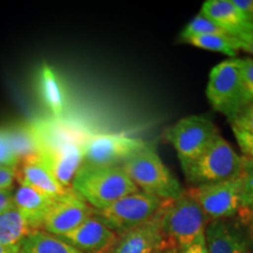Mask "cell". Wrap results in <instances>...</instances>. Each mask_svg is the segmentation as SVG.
<instances>
[{
	"label": "cell",
	"mask_w": 253,
	"mask_h": 253,
	"mask_svg": "<svg viewBox=\"0 0 253 253\" xmlns=\"http://www.w3.org/2000/svg\"><path fill=\"white\" fill-rule=\"evenodd\" d=\"M205 34H226L223 30H220L212 20L205 17L203 13H199L191 19L184 30L181 32V39L186 41L190 38L205 36Z\"/></svg>",
	"instance_id": "603a6c76"
},
{
	"label": "cell",
	"mask_w": 253,
	"mask_h": 253,
	"mask_svg": "<svg viewBox=\"0 0 253 253\" xmlns=\"http://www.w3.org/2000/svg\"><path fill=\"white\" fill-rule=\"evenodd\" d=\"M19 166H20V161L15 156L9 145L5 129L0 128V167L19 169Z\"/></svg>",
	"instance_id": "484cf974"
},
{
	"label": "cell",
	"mask_w": 253,
	"mask_h": 253,
	"mask_svg": "<svg viewBox=\"0 0 253 253\" xmlns=\"http://www.w3.org/2000/svg\"><path fill=\"white\" fill-rule=\"evenodd\" d=\"M232 2L253 20V0H232Z\"/></svg>",
	"instance_id": "d6a6232c"
},
{
	"label": "cell",
	"mask_w": 253,
	"mask_h": 253,
	"mask_svg": "<svg viewBox=\"0 0 253 253\" xmlns=\"http://www.w3.org/2000/svg\"><path fill=\"white\" fill-rule=\"evenodd\" d=\"M71 189L95 211L140 191L121 166L82 164L73 178Z\"/></svg>",
	"instance_id": "6da1fadb"
},
{
	"label": "cell",
	"mask_w": 253,
	"mask_h": 253,
	"mask_svg": "<svg viewBox=\"0 0 253 253\" xmlns=\"http://www.w3.org/2000/svg\"><path fill=\"white\" fill-rule=\"evenodd\" d=\"M240 79H242L243 101L244 104L253 101V59L239 58Z\"/></svg>",
	"instance_id": "d4e9b609"
},
{
	"label": "cell",
	"mask_w": 253,
	"mask_h": 253,
	"mask_svg": "<svg viewBox=\"0 0 253 253\" xmlns=\"http://www.w3.org/2000/svg\"><path fill=\"white\" fill-rule=\"evenodd\" d=\"M179 253H209L207 244H205V236L202 239H199L198 242H196L194 245L189 246L182 251H178Z\"/></svg>",
	"instance_id": "836d02e7"
},
{
	"label": "cell",
	"mask_w": 253,
	"mask_h": 253,
	"mask_svg": "<svg viewBox=\"0 0 253 253\" xmlns=\"http://www.w3.org/2000/svg\"><path fill=\"white\" fill-rule=\"evenodd\" d=\"M208 223L203 210L189 191H184L173 201L166 202L161 212L164 236L178 251L203 238Z\"/></svg>",
	"instance_id": "7a4b0ae2"
},
{
	"label": "cell",
	"mask_w": 253,
	"mask_h": 253,
	"mask_svg": "<svg viewBox=\"0 0 253 253\" xmlns=\"http://www.w3.org/2000/svg\"><path fill=\"white\" fill-rule=\"evenodd\" d=\"M243 190L244 181L240 176L230 181L192 186L188 191L211 221L229 219L239 214Z\"/></svg>",
	"instance_id": "ba28073f"
},
{
	"label": "cell",
	"mask_w": 253,
	"mask_h": 253,
	"mask_svg": "<svg viewBox=\"0 0 253 253\" xmlns=\"http://www.w3.org/2000/svg\"><path fill=\"white\" fill-rule=\"evenodd\" d=\"M227 120L232 130L253 136V101L244 104Z\"/></svg>",
	"instance_id": "cb8c5ba5"
},
{
	"label": "cell",
	"mask_w": 253,
	"mask_h": 253,
	"mask_svg": "<svg viewBox=\"0 0 253 253\" xmlns=\"http://www.w3.org/2000/svg\"><path fill=\"white\" fill-rule=\"evenodd\" d=\"M207 96L212 108L226 119L244 106L238 59L225 60L211 69Z\"/></svg>",
	"instance_id": "52a82bcc"
},
{
	"label": "cell",
	"mask_w": 253,
	"mask_h": 253,
	"mask_svg": "<svg viewBox=\"0 0 253 253\" xmlns=\"http://www.w3.org/2000/svg\"><path fill=\"white\" fill-rule=\"evenodd\" d=\"M94 213V209L69 189L49 209L43 218L41 230L49 235L61 237L71 232Z\"/></svg>",
	"instance_id": "30bf717a"
},
{
	"label": "cell",
	"mask_w": 253,
	"mask_h": 253,
	"mask_svg": "<svg viewBox=\"0 0 253 253\" xmlns=\"http://www.w3.org/2000/svg\"><path fill=\"white\" fill-rule=\"evenodd\" d=\"M233 134L236 136V140L238 142L240 150L244 154L243 156L253 158V136L236 130H233Z\"/></svg>",
	"instance_id": "83f0119b"
},
{
	"label": "cell",
	"mask_w": 253,
	"mask_h": 253,
	"mask_svg": "<svg viewBox=\"0 0 253 253\" xmlns=\"http://www.w3.org/2000/svg\"><path fill=\"white\" fill-rule=\"evenodd\" d=\"M205 244L209 253H250L248 233L231 218L209 221Z\"/></svg>",
	"instance_id": "4fadbf2b"
},
{
	"label": "cell",
	"mask_w": 253,
	"mask_h": 253,
	"mask_svg": "<svg viewBox=\"0 0 253 253\" xmlns=\"http://www.w3.org/2000/svg\"><path fill=\"white\" fill-rule=\"evenodd\" d=\"M56 199L21 181L13 191L14 208L23 212L37 230H41L43 218Z\"/></svg>",
	"instance_id": "e0dca14e"
},
{
	"label": "cell",
	"mask_w": 253,
	"mask_h": 253,
	"mask_svg": "<svg viewBox=\"0 0 253 253\" xmlns=\"http://www.w3.org/2000/svg\"><path fill=\"white\" fill-rule=\"evenodd\" d=\"M161 212L116 237L115 243L107 253H157L169 242L161 227Z\"/></svg>",
	"instance_id": "8fae6325"
},
{
	"label": "cell",
	"mask_w": 253,
	"mask_h": 253,
	"mask_svg": "<svg viewBox=\"0 0 253 253\" xmlns=\"http://www.w3.org/2000/svg\"><path fill=\"white\" fill-rule=\"evenodd\" d=\"M17 245H18V244H17ZM17 245L11 246V248H4V246H0V253H9Z\"/></svg>",
	"instance_id": "8d00e7d4"
},
{
	"label": "cell",
	"mask_w": 253,
	"mask_h": 253,
	"mask_svg": "<svg viewBox=\"0 0 253 253\" xmlns=\"http://www.w3.org/2000/svg\"><path fill=\"white\" fill-rule=\"evenodd\" d=\"M13 188L0 189V213L13 207Z\"/></svg>",
	"instance_id": "4dcf8cb0"
},
{
	"label": "cell",
	"mask_w": 253,
	"mask_h": 253,
	"mask_svg": "<svg viewBox=\"0 0 253 253\" xmlns=\"http://www.w3.org/2000/svg\"><path fill=\"white\" fill-rule=\"evenodd\" d=\"M147 143L122 134H96L84 142V163L93 166H122L144 149Z\"/></svg>",
	"instance_id": "9c48e42d"
},
{
	"label": "cell",
	"mask_w": 253,
	"mask_h": 253,
	"mask_svg": "<svg viewBox=\"0 0 253 253\" xmlns=\"http://www.w3.org/2000/svg\"><path fill=\"white\" fill-rule=\"evenodd\" d=\"M245 223H248V237L250 240V244L253 246V218H246V219H243Z\"/></svg>",
	"instance_id": "e575fe53"
},
{
	"label": "cell",
	"mask_w": 253,
	"mask_h": 253,
	"mask_svg": "<svg viewBox=\"0 0 253 253\" xmlns=\"http://www.w3.org/2000/svg\"><path fill=\"white\" fill-rule=\"evenodd\" d=\"M242 178L245 185L253 184V158L243 156Z\"/></svg>",
	"instance_id": "f546056e"
},
{
	"label": "cell",
	"mask_w": 253,
	"mask_h": 253,
	"mask_svg": "<svg viewBox=\"0 0 253 253\" xmlns=\"http://www.w3.org/2000/svg\"><path fill=\"white\" fill-rule=\"evenodd\" d=\"M40 156L65 189H71L73 178L84 163V143H62L43 148Z\"/></svg>",
	"instance_id": "5bb4252c"
},
{
	"label": "cell",
	"mask_w": 253,
	"mask_h": 253,
	"mask_svg": "<svg viewBox=\"0 0 253 253\" xmlns=\"http://www.w3.org/2000/svg\"><path fill=\"white\" fill-rule=\"evenodd\" d=\"M116 237L118 235L94 213L71 232L59 238L82 253H107L115 243Z\"/></svg>",
	"instance_id": "7c38bea8"
},
{
	"label": "cell",
	"mask_w": 253,
	"mask_h": 253,
	"mask_svg": "<svg viewBox=\"0 0 253 253\" xmlns=\"http://www.w3.org/2000/svg\"><path fill=\"white\" fill-rule=\"evenodd\" d=\"M4 129L9 145L20 162L40 155L42 144L33 123H17Z\"/></svg>",
	"instance_id": "ac0fdd59"
},
{
	"label": "cell",
	"mask_w": 253,
	"mask_h": 253,
	"mask_svg": "<svg viewBox=\"0 0 253 253\" xmlns=\"http://www.w3.org/2000/svg\"><path fill=\"white\" fill-rule=\"evenodd\" d=\"M219 135L214 123L197 115L178 120L166 132V138L179 158L182 169L195 161Z\"/></svg>",
	"instance_id": "8992f818"
},
{
	"label": "cell",
	"mask_w": 253,
	"mask_h": 253,
	"mask_svg": "<svg viewBox=\"0 0 253 253\" xmlns=\"http://www.w3.org/2000/svg\"><path fill=\"white\" fill-rule=\"evenodd\" d=\"M239 214H242L243 219L253 218V184H244L242 195V208H240Z\"/></svg>",
	"instance_id": "4316f807"
},
{
	"label": "cell",
	"mask_w": 253,
	"mask_h": 253,
	"mask_svg": "<svg viewBox=\"0 0 253 253\" xmlns=\"http://www.w3.org/2000/svg\"><path fill=\"white\" fill-rule=\"evenodd\" d=\"M235 40L239 50H245L249 54L253 55V31L243 37L235 38Z\"/></svg>",
	"instance_id": "1f68e13d"
},
{
	"label": "cell",
	"mask_w": 253,
	"mask_h": 253,
	"mask_svg": "<svg viewBox=\"0 0 253 253\" xmlns=\"http://www.w3.org/2000/svg\"><path fill=\"white\" fill-rule=\"evenodd\" d=\"M9 253H19V244H18L17 246H15V248H14L13 250H12V251L9 252Z\"/></svg>",
	"instance_id": "74e56055"
},
{
	"label": "cell",
	"mask_w": 253,
	"mask_h": 253,
	"mask_svg": "<svg viewBox=\"0 0 253 253\" xmlns=\"http://www.w3.org/2000/svg\"><path fill=\"white\" fill-rule=\"evenodd\" d=\"M201 13L212 20L227 36L239 38L253 31V20L243 13L232 0H207Z\"/></svg>",
	"instance_id": "9a60e30c"
},
{
	"label": "cell",
	"mask_w": 253,
	"mask_h": 253,
	"mask_svg": "<svg viewBox=\"0 0 253 253\" xmlns=\"http://www.w3.org/2000/svg\"><path fill=\"white\" fill-rule=\"evenodd\" d=\"M121 167L141 191L162 201H173L184 192L178 179L149 145L132 155Z\"/></svg>",
	"instance_id": "3957f363"
},
{
	"label": "cell",
	"mask_w": 253,
	"mask_h": 253,
	"mask_svg": "<svg viewBox=\"0 0 253 253\" xmlns=\"http://www.w3.org/2000/svg\"><path fill=\"white\" fill-rule=\"evenodd\" d=\"M39 91L43 103L55 118L66 108V91L59 75L48 63H42L39 72Z\"/></svg>",
	"instance_id": "d6986e66"
},
{
	"label": "cell",
	"mask_w": 253,
	"mask_h": 253,
	"mask_svg": "<svg viewBox=\"0 0 253 253\" xmlns=\"http://www.w3.org/2000/svg\"><path fill=\"white\" fill-rule=\"evenodd\" d=\"M184 42L201 49L221 53L231 58H235L239 50L236 45L235 38L227 34H205V36L190 38Z\"/></svg>",
	"instance_id": "7402d4cb"
},
{
	"label": "cell",
	"mask_w": 253,
	"mask_h": 253,
	"mask_svg": "<svg viewBox=\"0 0 253 253\" xmlns=\"http://www.w3.org/2000/svg\"><path fill=\"white\" fill-rule=\"evenodd\" d=\"M19 253H82L59 237L42 230L31 232L19 243Z\"/></svg>",
	"instance_id": "44dd1931"
},
{
	"label": "cell",
	"mask_w": 253,
	"mask_h": 253,
	"mask_svg": "<svg viewBox=\"0 0 253 253\" xmlns=\"http://www.w3.org/2000/svg\"><path fill=\"white\" fill-rule=\"evenodd\" d=\"M33 231L37 229L31 220L14 205L0 213V246L11 248L17 245Z\"/></svg>",
	"instance_id": "ffe728a7"
},
{
	"label": "cell",
	"mask_w": 253,
	"mask_h": 253,
	"mask_svg": "<svg viewBox=\"0 0 253 253\" xmlns=\"http://www.w3.org/2000/svg\"><path fill=\"white\" fill-rule=\"evenodd\" d=\"M157 253H179V252H178V250H177L176 246L172 244V243L168 242L167 245L164 246L163 249H161Z\"/></svg>",
	"instance_id": "d590c367"
},
{
	"label": "cell",
	"mask_w": 253,
	"mask_h": 253,
	"mask_svg": "<svg viewBox=\"0 0 253 253\" xmlns=\"http://www.w3.org/2000/svg\"><path fill=\"white\" fill-rule=\"evenodd\" d=\"M166 201L143 191L126 195L95 214L116 235L140 226L160 212Z\"/></svg>",
	"instance_id": "5b68a950"
},
{
	"label": "cell",
	"mask_w": 253,
	"mask_h": 253,
	"mask_svg": "<svg viewBox=\"0 0 253 253\" xmlns=\"http://www.w3.org/2000/svg\"><path fill=\"white\" fill-rule=\"evenodd\" d=\"M18 179V169L14 168L0 167V189L13 188L14 182Z\"/></svg>",
	"instance_id": "f1b7e54d"
},
{
	"label": "cell",
	"mask_w": 253,
	"mask_h": 253,
	"mask_svg": "<svg viewBox=\"0 0 253 253\" xmlns=\"http://www.w3.org/2000/svg\"><path fill=\"white\" fill-rule=\"evenodd\" d=\"M243 156L220 134L191 163L183 168L186 182L191 185H205L242 176Z\"/></svg>",
	"instance_id": "277c9868"
},
{
	"label": "cell",
	"mask_w": 253,
	"mask_h": 253,
	"mask_svg": "<svg viewBox=\"0 0 253 253\" xmlns=\"http://www.w3.org/2000/svg\"><path fill=\"white\" fill-rule=\"evenodd\" d=\"M18 181L27 183L53 198L62 197L69 189H65L50 171L49 167L40 155L30 157L21 162L18 169Z\"/></svg>",
	"instance_id": "2e32d148"
}]
</instances>
